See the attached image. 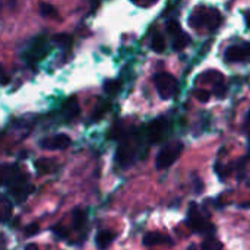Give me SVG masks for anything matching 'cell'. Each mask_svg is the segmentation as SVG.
<instances>
[{"label": "cell", "mask_w": 250, "mask_h": 250, "mask_svg": "<svg viewBox=\"0 0 250 250\" xmlns=\"http://www.w3.org/2000/svg\"><path fill=\"white\" fill-rule=\"evenodd\" d=\"M1 182L10 189V193L16 202H23L32 190V188L26 182V176L19 171L18 166H3Z\"/></svg>", "instance_id": "1"}, {"label": "cell", "mask_w": 250, "mask_h": 250, "mask_svg": "<svg viewBox=\"0 0 250 250\" xmlns=\"http://www.w3.org/2000/svg\"><path fill=\"white\" fill-rule=\"evenodd\" d=\"M188 223L192 229V231L199 233L202 236L211 237V234L215 233V226L208 221V218L202 214V211L198 208L195 202L190 204L189 211H188Z\"/></svg>", "instance_id": "2"}, {"label": "cell", "mask_w": 250, "mask_h": 250, "mask_svg": "<svg viewBox=\"0 0 250 250\" xmlns=\"http://www.w3.org/2000/svg\"><path fill=\"white\" fill-rule=\"evenodd\" d=\"M220 22H221V15L215 9H212V10L199 9L190 16V25L193 28L207 26L209 29H215L220 25Z\"/></svg>", "instance_id": "3"}, {"label": "cell", "mask_w": 250, "mask_h": 250, "mask_svg": "<svg viewBox=\"0 0 250 250\" xmlns=\"http://www.w3.org/2000/svg\"><path fill=\"white\" fill-rule=\"evenodd\" d=\"M182 149H183V144L182 142H171L168 145H166L160 154L157 155V160H155V167L158 170H166L168 168L177 158L179 155L182 154Z\"/></svg>", "instance_id": "4"}, {"label": "cell", "mask_w": 250, "mask_h": 250, "mask_svg": "<svg viewBox=\"0 0 250 250\" xmlns=\"http://www.w3.org/2000/svg\"><path fill=\"white\" fill-rule=\"evenodd\" d=\"M154 82H155L157 91H158V94H160V97H161L163 100H170V98H173V95H174L176 91H177V82H176L174 76H171V75H168V73L155 75Z\"/></svg>", "instance_id": "5"}, {"label": "cell", "mask_w": 250, "mask_h": 250, "mask_svg": "<svg viewBox=\"0 0 250 250\" xmlns=\"http://www.w3.org/2000/svg\"><path fill=\"white\" fill-rule=\"evenodd\" d=\"M72 141L67 135L64 133H60V135H56V136H51V138H47L44 141H41V148L44 149H50V151H54V149H66L67 146H70Z\"/></svg>", "instance_id": "6"}, {"label": "cell", "mask_w": 250, "mask_h": 250, "mask_svg": "<svg viewBox=\"0 0 250 250\" xmlns=\"http://www.w3.org/2000/svg\"><path fill=\"white\" fill-rule=\"evenodd\" d=\"M226 60L227 62H243L250 57V45H231L226 50Z\"/></svg>", "instance_id": "7"}, {"label": "cell", "mask_w": 250, "mask_h": 250, "mask_svg": "<svg viewBox=\"0 0 250 250\" xmlns=\"http://www.w3.org/2000/svg\"><path fill=\"white\" fill-rule=\"evenodd\" d=\"M167 123L164 120H155L149 125V129H148V139L149 142L152 144H157L163 139V135H164V129H166Z\"/></svg>", "instance_id": "8"}, {"label": "cell", "mask_w": 250, "mask_h": 250, "mask_svg": "<svg viewBox=\"0 0 250 250\" xmlns=\"http://www.w3.org/2000/svg\"><path fill=\"white\" fill-rule=\"evenodd\" d=\"M114 237H116V234H114L113 231L101 230V231H98L97 236H95V245H97V248L100 250L108 249L110 245L113 243Z\"/></svg>", "instance_id": "9"}, {"label": "cell", "mask_w": 250, "mask_h": 250, "mask_svg": "<svg viewBox=\"0 0 250 250\" xmlns=\"http://www.w3.org/2000/svg\"><path fill=\"white\" fill-rule=\"evenodd\" d=\"M164 243L171 245L170 237L166 236V234H161V233L154 231V233H146L144 236V245L145 246H157V245H164Z\"/></svg>", "instance_id": "10"}, {"label": "cell", "mask_w": 250, "mask_h": 250, "mask_svg": "<svg viewBox=\"0 0 250 250\" xmlns=\"http://www.w3.org/2000/svg\"><path fill=\"white\" fill-rule=\"evenodd\" d=\"M85 223H86V215L82 209L76 208L72 211V229L79 231L81 229L85 227Z\"/></svg>", "instance_id": "11"}, {"label": "cell", "mask_w": 250, "mask_h": 250, "mask_svg": "<svg viewBox=\"0 0 250 250\" xmlns=\"http://www.w3.org/2000/svg\"><path fill=\"white\" fill-rule=\"evenodd\" d=\"M63 110H64V113H66L67 117H75V116H78V114H79L78 98H76V97H70V98L64 103Z\"/></svg>", "instance_id": "12"}, {"label": "cell", "mask_w": 250, "mask_h": 250, "mask_svg": "<svg viewBox=\"0 0 250 250\" xmlns=\"http://www.w3.org/2000/svg\"><path fill=\"white\" fill-rule=\"evenodd\" d=\"M201 249L202 250H223L224 246L220 240H217L215 237H207L202 245H201Z\"/></svg>", "instance_id": "13"}, {"label": "cell", "mask_w": 250, "mask_h": 250, "mask_svg": "<svg viewBox=\"0 0 250 250\" xmlns=\"http://www.w3.org/2000/svg\"><path fill=\"white\" fill-rule=\"evenodd\" d=\"M38 10H40V13H41L42 16H45V18H56V16H57L56 7L51 6V4H48V3H45V1H41V3L38 4Z\"/></svg>", "instance_id": "14"}, {"label": "cell", "mask_w": 250, "mask_h": 250, "mask_svg": "<svg viewBox=\"0 0 250 250\" xmlns=\"http://www.w3.org/2000/svg\"><path fill=\"white\" fill-rule=\"evenodd\" d=\"M151 48L155 51V53H163L166 50V40L163 35L157 34L154 38H152V42H151Z\"/></svg>", "instance_id": "15"}, {"label": "cell", "mask_w": 250, "mask_h": 250, "mask_svg": "<svg viewBox=\"0 0 250 250\" xmlns=\"http://www.w3.org/2000/svg\"><path fill=\"white\" fill-rule=\"evenodd\" d=\"M189 42H190V38H189L186 34L180 32V34L177 35V38L174 40L173 47H174V50H182V48H185Z\"/></svg>", "instance_id": "16"}, {"label": "cell", "mask_w": 250, "mask_h": 250, "mask_svg": "<svg viewBox=\"0 0 250 250\" xmlns=\"http://www.w3.org/2000/svg\"><path fill=\"white\" fill-rule=\"evenodd\" d=\"M10 214H12V204L6 198H3V201H1V220H3V223H6L9 220Z\"/></svg>", "instance_id": "17"}, {"label": "cell", "mask_w": 250, "mask_h": 250, "mask_svg": "<svg viewBox=\"0 0 250 250\" xmlns=\"http://www.w3.org/2000/svg\"><path fill=\"white\" fill-rule=\"evenodd\" d=\"M53 41L62 47H67L69 44H72V37L67 34H57V35H54Z\"/></svg>", "instance_id": "18"}, {"label": "cell", "mask_w": 250, "mask_h": 250, "mask_svg": "<svg viewBox=\"0 0 250 250\" xmlns=\"http://www.w3.org/2000/svg\"><path fill=\"white\" fill-rule=\"evenodd\" d=\"M167 31L173 35H179L182 32V28H180V23L176 21V19H170L167 22Z\"/></svg>", "instance_id": "19"}, {"label": "cell", "mask_w": 250, "mask_h": 250, "mask_svg": "<svg viewBox=\"0 0 250 250\" xmlns=\"http://www.w3.org/2000/svg\"><path fill=\"white\" fill-rule=\"evenodd\" d=\"M38 231H40V227H38L37 223H32V224H29V226H26V227L23 229L25 237H32V236H35Z\"/></svg>", "instance_id": "20"}, {"label": "cell", "mask_w": 250, "mask_h": 250, "mask_svg": "<svg viewBox=\"0 0 250 250\" xmlns=\"http://www.w3.org/2000/svg\"><path fill=\"white\" fill-rule=\"evenodd\" d=\"M51 231L57 236V237H60V239H66L67 237V230H64L62 226H54L53 229H51Z\"/></svg>", "instance_id": "21"}, {"label": "cell", "mask_w": 250, "mask_h": 250, "mask_svg": "<svg viewBox=\"0 0 250 250\" xmlns=\"http://www.w3.org/2000/svg\"><path fill=\"white\" fill-rule=\"evenodd\" d=\"M117 89H119V83H117V82H107V83L104 85V91L108 92V94H113V92H116Z\"/></svg>", "instance_id": "22"}, {"label": "cell", "mask_w": 250, "mask_h": 250, "mask_svg": "<svg viewBox=\"0 0 250 250\" xmlns=\"http://www.w3.org/2000/svg\"><path fill=\"white\" fill-rule=\"evenodd\" d=\"M196 97H198V100H199V101H202V103H207V101L211 98V92H207V91H199V92H196Z\"/></svg>", "instance_id": "23"}, {"label": "cell", "mask_w": 250, "mask_h": 250, "mask_svg": "<svg viewBox=\"0 0 250 250\" xmlns=\"http://www.w3.org/2000/svg\"><path fill=\"white\" fill-rule=\"evenodd\" d=\"M224 92H226V88L223 86V82H221V83H217V85L214 86V94H215L217 97H224Z\"/></svg>", "instance_id": "24"}, {"label": "cell", "mask_w": 250, "mask_h": 250, "mask_svg": "<svg viewBox=\"0 0 250 250\" xmlns=\"http://www.w3.org/2000/svg\"><path fill=\"white\" fill-rule=\"evenodd\" d=\"M25 250H38V248H37V245L29 243V245H26V246H25Z\"/></svg>", "instance_id": "25"}, {"label": "cell", "mask_w": 250, "mask_h": 250, "mask_svg": "<svg viewBox=\"0 0 250 250\" xmlns=\"http://www.w3.org/2000/svg\"><path fill=\"white\" fill-rule=\"evenodd\" d=\"M133 3H138V4H148V3H151L152 0H132Z\"/></svg>", "instance_id": "26"}, {"label": "cell", "mask_w": 250, "mask_h": 250, "mask_svg": "<svg viewBox=\"0 0 250 250\" xmlns=\"http://www.w3.org/2000/svg\"><path fill=\"white\" fill-rule=\"evenodd\" d=\"M246 22H248V25L250 26V12H248V15H246Z\"/></svg>", "instance_id": "27"}, {"label": "cell", "mask_w": 250, "mask_h": 250, "mask_svg": "<svg viewBox=\"0 0 250 250\" xmlns=\"http://www.w3.org/2000/svg\"><path fill=\"white\" fill-rule=\"evenodd\" d=\"M188 250H198V249H196V246H195V245H190V246L188 248Z\"/></svg>", "instance_id": "28"}, {"label": "cell", "mask_w": 250, "mask_h": 250, "mask_svg": "<svg viewBox=\"0 0 250 250\" xmlns=\"http://www.w3.org/2000/svg\"><path fill=\"white\" fill-rule=\"evenodd\" d=\"M248 122L250 123V110H249V113H248Z\"/></svg>", "instance_id": "29"}]
</instances>
